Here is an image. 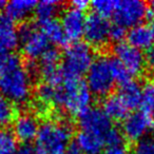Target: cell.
I'll return each instance as SVG.
<instances>
[{
  "label": "cell",
  "instance_id": "1",
  "mask_svg": "<svg viewBox=\"0 0 154 154\" xmlns=\"http://www.w3.org/2000/svg\"><path fill=\"white\" fill-rule=\"evenodd\" d=\"M33 80L31 73L21 59L10 54L5 69L0 73V94L16 105H23L32 96Z\"/></svg>",
  "mask_w": 154,
  "mask_h": 154
},
{
  "label": "cell",
  "instance_id": "2",
  "mask_svg": "<svg viewBox=\"0 0 154 154\" xmlns=\"http://www.w3.org/2000/svg\"><path fill=\"white\" fill-rule=\"evenodd\" d=\"M72 135L73 129L66 120H48L39 127L37 148L42 154H66Z\"/></svg>",
  "mask_w": 154,
  "mask_h": 154
},
{
  "label": "cell",
  "instance_id": "3",
  "mask_svg": "<svg viewBox=\"0 0 154 154\" xmlns=\"http://www.w3.org/2000/svg\"><path fill=\"white\" fill-rule=\"evenodd\" d=\"M93 95L82 79L63 78L61 82L60 106L72 115H82L91 108Z\"/></svg>",
  "mask_w": 154,
  "mask_h": 154
},
{
  "label": "cell",
  "instance_id": "4",
  "mask_svg": "<svg viewBox=\"0 0 154 154\" xmlns=\"http://www.w3.org/2000/svg\"><path fill=\"white\" fill-rule=\"evenodd\" d=\"M94 53L86 42H72L66 49L62 56L61 73L63 78L80 79L87 74L94 61Z\"/></svg>",
  "mask_w": 154,
  "mask_h": 154
},
{
  "label": "cell",
  "instance_id": "5",
  "mask_svg": "<svg viewBox=\"0 0 154 154\" xmlns=\"http://www.w3.org/2000/svg\"><path fill=\"white\" fill-rule=\"evenodd\" d=\"M87 86L92 95L107 97L114 88V79L111 73L110 58L99 56L95 58L87 73Z\"/></svg>",
  "mask_w": 154,
  "mask_h": 154
},
{
  "label": "cell",
  "instance_id": "6",
  "mask_svg": "<svg viewBox=\"0 0 154 154\" xmlns=\"http://www.w3.org/2000/svg\"><path fill=\"white\" fill-rule=\"evenodd\" d=\"M22 52L30 60L40 58L50 49V42L43 33L33 24L23 23L18 30Z\"/></svg>",
  "mask_w": 154,
  "mask_h": 154
},
{
  "label": "cell",
  "instance_id": "7",
  "mask_svg": "<svg viewBox=\"0 0 154 154\" xmlns=\"http://www.w3.org/2000/svg\"><path fill=\"white\" fill-rule=\"evenodd\" d=\"M149 7L140 0H122L116 1L113 18L116 24L126 28H133L148 17Z\"/></svg>",
  "mask_w": 154,
  "mask_h": 154
},
{
  "label": "cell",
  "instance_id": "8",
  "mask_svg": "<svg viewBox=\"0 0 154 154\" xmlns=\"http://www.w3.org/2000/svg\"><path fill=\"white\" fill-rule=\"evenodd\" d=\"M110 26L107 18L93 13L86 18L84 36L89 45L94 48H103L110 41Z\"/></svg>",
  "mask_w": 154,
  "mask_h": 154
},
{
  "label": "cell",
  "instance_id": "9",
  "mask_svg": "<svg viewBox=\"0 0 154 154\" xmlns=\"http://www.w3.org/2000/svg\"><path fill=\"white\" fill-rule=\"evenodd\" d=\"M154 122L149 115L141 112H133L129 114L122 125V136L130 141H139L147 137L152 131Z\"/></svg>",
  "mask_w": 154,
  "mask_h": 154
},
{
  "label": "cell",
  "instance_id": "10",
  "mask_svg": "<svg viewBox=\"0 0 154 154\" xmlns=\"http://www.w3.org/2000/svg\"><path fill=\"white\" fill-rule=\"evenodd\" d=\"M78 124L82 131L100 136L103 139L108 132L113 128L112 120L103 112V110L99 108H90L79 115Z\"/></svg>",
  "mask_w": 154,
  "mask_h": 154
},
{
  "label": "cell",
  "instance_id": "11",
  "mask_svg": "<svg viewBox=\"0 0 154 154\" xmlns=\"http://www.w3.org/2000/svg\"><path fill=\"white\" fill-rule=\"evenodd\" d=\"M115 59L118 60L131 75H139L145 70L146 57L140 50L128 42H118L113 48Z\"/></svg>",
  "mask_w": 154,
  "mask_h": 154
},
{
  "label": "cell",
  "instance_id": "12",
  "mask_svg": "<svg viewBox=\"0 0 154 154\" xmlns=\"http://www.w3.org/2000/svg\"><path fill=\"white\" fill-rule=\"evenodd\" d=\"M60 55L55 48H51L39 58L38 72L45 82L59 84L63 80L61 69L59 68Z\"/></svg>",
  "mask_w": 154,
  "mask_h": 154
},
{
  "label": "cell",
  "instance_id": "13",
  "mask_svg": "<svg viewBox=\"0 0 154 154\" xmlns=\"http://www.w3.org/2000/svg\"><path fill=\"white\" fill-rule=\"evenodd\" d=\"M86 16L84 12L74 8H68L62 14L61 26L63 29L66 40L76 42L82 36H84Z\"/></svg>",
  "mask_w": 154,
  "mask_h": 154
},
{
  "label": "cell",
  "instance_id": "14",
  "mask_svg": "<svg viewBox=\"0 0 154 154\" xmlns=\"http://www.w3.org/2000/svg\"><path fill=\"white\" fill-rule=\"evenodd\" d=\"M39 124L37 118L32 114L24 113L16 117L13 122V134L16 139L29 145L36 139L39 131Z\"/></svg>",
  "mask_w": 154,
  "mask_h": 154
},
{
  "label": "cell",
  "instance_id": "15",
  "mask_svg": "<svg viewBox=\"0 0 154 154\" xmlns=\"http://www.w3.org/2000/svg\"><path fill=\"white\" fill-rule=\"evenodd\" d=\"M127 38L129 45L140 50L141 52L148 50L150 51L154 43V36L151 28L143 23L131 28L127 33Z\"/></svg>",
  "mask_w": 154,
  "mask_h": 154
},
{
  "label": "cell",
  "instance_id": "16",
  "mask_svg": "<svg viewBox=\"0 0 154 154\" xmlns=\"http://www.w3.org/2000/svg\"><path fill=\"white\" fill-rule=\"evenodd\" d=\"M19 45L18 30L7 16H0V50L13 51Z\"/></svg>",
  "mask_w": 154,
  "mask_h": 154
},
{
  "label": "cell",
  "instance_id": "17",
  "mask_svg": "<svg viewBox=\"0 0 154 154\" xmlns=\"http://www.w3.org/2000/svg\"><path fill=\"white\" fill-rule=\"evenodd\" d=\"M61 82L59 84H48L43 82L37 89V103L42 109L51 106H60L61 96Z\"/></svg>",
  "mask_w": 154,
  "mask_h": 154
},
{
  "label": "cell",
  "instance_id": "18",
  "mask_svg": "<svg viewBox=\"0 0 154 154\" xmlns=\"http://www.w3.org/2000/svg\"><path fill=\"white\" fill-rule=\"evenodd\" d=\"M37 2L33 0H13L7 3L5 16L13 22H22L35 11Z\"/></svg>",
  "mask_w": 154,
  "mask_h": 154
},
{
  "label": "cell",
  "instance_id": "19",
  "mask_svg": "<svg viewBox=\"0 0 154 154\" xmlns=\"http://www.w3.org/2000/svg\"><path fill=\"white\" fill-rule=\"evenodd\" d=\"M103 110L111 120H124L130 111L118 94L108 95L103 100Z\"/></svg>",
  "mask_w": 154,
  "mask_h": 154
},
{
  "label": "cell",
  "instance_id": "20",
  "mask_svg": "<svg viewBox=\"0 0 154 154\" xmlns=\"http://www.w3.org/2000/svg\"><path fill=\"white\" fill-rule=\"evenodd\" d=\"M76 143L84 154H99L106 146L105 139L100 136L80 131L76 137Z\"/></svg>",
  "mask_w": 154,
  "mask_h": 154
},
{
  "label": "cell",
  "instance_id": "21",
  "mask_svg": "<svg viewBox=\"0 0 154 154\" xmlns=\"http://www.w3.org/2000/svg\"><path fill=\"white\" fill-rule=\"evenodd\" d=\"M39 28H40L41 32L43 33V35L47 37L49 42L58 45H63L68 41L61 23L58 22L56 19L39 22Z\"/></svg>",
  "mask_w": 154,
  "mask_h": 154
},
{
  "label": "cell",
  "instance_id": "22",
  "mask_svg": "<svg viewBox=\"0 0 154 154\" xmlns=\"http://www.w3.org/2000/svg\"><path fill=\"white\" fill-rule=\"evenodd\" d=\"M117 94L124 100V103L127 105L129 110L136 109L140 106L141 87L133 80L125 85V86L120 87V90Z\"/></svg>",
  "mask_w": 154,
  "mask_h": 154
},
{
  "label": "cell",
  "instance_id": "23",
  "mask_svg": "<svg viewBox=\"0 0 154 154\" xmlns=\"http://www.w3.org/2000/svg\"><path fill=\"white\" fill-rule=\"evenodd\" d=\"M61 3L56 0H42L39 1L35 8V14L39 22L55 19V16L60 10Z\"/></svg>",
  "mask_w": 154,
  "mask_h": 154
},
{
  "label": "cell",
  "instance_id": "24",
  "mask_svg": "<svg viewBox=\"0 0 154 154\" xmlns=\"http://www.w3.org/2000/svg\"><path fill=\"white\" fill-rule=\"evenodd\" d=\"M17 149L13 132L8 128H0V154H15Z\"/></svg>",
  "mask_w": 154,
  "mask_h": 154
},
{
  "label": "cell",
  "instance_id": "25",
  "mask_svg": "<svg viewBox=\"0 0 154 154\" xmlns=\"http://www.w3.org/2000/svg\"><path fill=\"white\" fill-rule=\"evenodd\" d=\"M110 66L114 82L120 85L122 87L132 82V75L130 74V72L115 58H110Z\"/></svg>",
  "mask_w": 154,
  "mask_h": 154
},
{
  "label": "cell",
  "instance_id": "26",
  "mask_svg": "<svg viewBox=\"0 0 154 154\" xmlns=\"http://www.w3.org/2000/svg\"><path fill=\"white\" fill-rule=\"evenodd\" d=\"M140 107L143 113L149 115L154 108V82L148 80L141 87V101Z\"/></svg>",
  "mask_w": 154,
  "mask_h": 154
},
{
  "label": "cell",
  "instance_id": "27",
  "mask_svg": "<svg viewBox=\"0 0 154 154\" xmlns=\"http://www.w3.org/2000/svg\"><path fill=\"white\" fill-rule=\"evenodd\" d=\"M15 109L13 103L0 94V128H5L15 119Z\"/></svg>",
  "mask_w": 154,
  "mask_h": 154
},
{
  "label": "cell",
  "instance_id": "28",
  "mask_svg": "<svg viewBox=\"0 0 154 154\" xmlns=\"http://www.w3.org/2000/svg\"><path fill=\"white\" fill-rule=\"evenodd\" d=\"M115 5L116 1H112V0H95L91 3V7L94 10L95 14L107 18L109 16H113Z\"/></svg>",
  "mask_w": 154,
  "mask_h": 154
},
{
  "label": "cell",
  "instance_id": "29",
  "mask_svg": "<svg viewBox=\"0 0 154 154\" xmlns=\"http://www.w3.org/2000/svg\"><path fill=\"white\" fill-rule=\"evenodd\" d=\"M135 154H154V136H147L137 141L134 149Z\"/></svg>",
  "mask_w": 154,
  "mask_h": 154
},
{
  "label": "cell",
  "instance_id": "30",
  "mask_svg": "<svg viewBox=\"0 0 154 154\" xmlns=\"http://www.w3.org/2000/svg\"><path fill=\"white\" fill-rule=\"evenodd\" d=\"M124 136L119 130L115 128H112L105 136V143L108 148L109 147H116V146H122Z\"/></svg>",
  "mask_w": 154,
  "mask_h": 154
},
{
  "label": "cell",
  "instance_id": "31",
  "mask_svg": "<svg viewBox=\"0 0 154 154\" xmlns=\"http://www.w3.org/2000/svg\"><path fill=\"white\" fill-rule=\"evenodd\" d=\"M125 36H127V32L124 26L116 23L111 26V29H110V40L115 41L116 43L122 42Z\"/></svg>",
  "mask_w": 154,
  "mask_h": 154
},
{
  "label": "cell",
  "instance_id": "32",
  "mask_svg": "<svg viewBox=\"0 0 154 154\" xmlns=\"http://www.w3.org/2000/svg\"><path fill=\"white\" fill-rule=\"evenodd\" d=\"M15 154H42V153L39 151V149L37 147L29 143V145H23L20 148H18Z\"/></svg>",
  "mask_w": 154,
  "mask_h": 154
},
{
  "label": "cell",
  "instance_id": "33",
  "mask_svg": "<svg viewBox=\"0 0 154 154\" xmlns=\"http://www.w3.org/2000/svg\"><path fill=\"white\" fill-rule=\"evenodd\" d=\"M103 154H127V151L125 149L124 145L116 146V147H109L106 149Z\"/></svg>",
  "mask_w": 154,
  "mask_h": 154
},
{
  "label": "cell",
  "instance_id": "34",
  "mask_svg": "<svg viewBox=\"0 0 154 154\" xmlns=\"http://www.w3.org/2000/svg\"><path fill=\"white\" fill-rule=\"evenodd\" d=\"M90 5L91 3L89 2V1H87V0H75V1L72 2V5H71V7L74 8V9H76V10H79V11L84 12Z\"/></svg>",
  "mask_w": 154,
  "mask_h": 154
},
{
  "label": "cell",
  "instance_id": "35",
  "mask_svg": "<svg viewBox=\"0 0 154 154\" xmlns=\"http://www.w3.org/2000/svg\"><path fill=\"white\" fill-rule=\"evenodd\" d=\"M66 154H84V152L82 151V149L78 147L76 143H71L66 149Z\"/></svg>",
  "mask_w": 154,
  "mask_h": 154
},
{
  "label": "cell",
  "instance_id": "36",
  "mask_svg": "<svg viewBox=\"0 0 154 154\" xmlns=\"http://www.w3.org/2000/svg\"><path fill=\"white\" fill-rule=\"evenodd\" d=\"M10 54L8 52L3 51V50H0V73L2 72L3 69H5V64L8 62V59H9Z\"/></svg>",
  "mask_w": 154,
  "mask_h": 154
},
{
  "label": "cell",
  "instance_id": "37",
  "mask_svg": "<svg viewBox=\"0 0 154 154\" xmlns=\"http://www.w3.org/2000/svg\"><path fill=\"white\" fill-rule=\"evenodd\" d=\"M146 62L149 64V66L154 70V50H150L148 52V55L146 57Z\"/></svg>",
  "mask_w": 154,
  "mask_h": 154
},
{
  "label": "cell",
  "instance_id": "38",
  "mask_svg": "<svg viewBox=\"0 0 154 154\" xmlns=\"http://www.w3.org/2000/svg\"><path fill=\"white\" fill-rule=\"evenodd\" d=\"M7 3L5 1H3V0H0V10H5V7H7Z\"/></svg>",
  "mask_w": 154,
  "mask_h": 154
},
{
  "label": "cell",
  "instance_id": "39",
  "mask_svg": "<svg viewBox=\"0 0 154 154\" xmlns=\"http://www.w3.org/2000/svg\"><path fill=\"white\" fill-rule=\"evenodd\" d=\"M149 11L152 12V13L154 14V0L150 2V5H149Z\"/></svg>",
  "mask_w": 154,
  "mask_h": 154
},
{
  "label": "cell",
  "instance_id": "40",
  "mask_svg": "<svg viewBox=\"0 0 154 154\" xmlns=\"http://www.w3.org/2000/svg\"><path fill=\"white\" fill-rule=\"evenodd\" d=\"M149 116H150V118H151V119H152V122H154V108H153V109H152V111L149 113Z\"/></svg>",
  "mask_w": 154,
  "mask_h": 154
},
{
  "label": "cell",
  "instance_id": "41",
  "mask_svg": "<svg viewBox=\"0 0 154 154\" xmlns=\"http://www.w3.org/2000/svg\"><path fill=\"white\" fill-rule=\"evenodd\" d=\"M151 30H152V33H153V36H154V23H153V26H152Z\"/></svg>",
  "mask_w": 154,
  "mask_h": 154
}]
</instances>
